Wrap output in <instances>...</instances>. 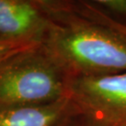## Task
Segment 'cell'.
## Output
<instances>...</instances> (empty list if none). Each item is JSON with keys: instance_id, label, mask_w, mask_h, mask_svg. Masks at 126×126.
<instances>
[{"instance_id": "obj_6", "label": "cell", "mask_w": 126, "mask_h": 126, "mask_svg": "<svg viewBox=\"0 0 126 126\" xmlns=\"http://www.w3.org/2000/svg\"><path fill=\"white\" fill-rule=\"evenodd\" d=\"M68 6L74 12L81 17L111 28L126 36V25L110 18L91 1H68Z\"/></svg>"}, {"instance_id": "obj_5", "label": "cell", "mask_w": 126, "mask_h": 126, "mask_svg": "<svg viewBox=\"0 0 126 126\" xmlns=\"http://www.w3.org/2000/svg\"><path fill=\"white\" fill-rule=\"evenodd\" d=\"M77 112L79 108L66 96L47 105L0 110V126H64Z\"/></svg>"}, {"instance_id": "obj_9", "label": "cell", "mask_w": 126, "mask_h": 126, "mask_svg": "<svg viewBox=\"0 0 126 126\" xmlns=\"http://www.w3.org/2000/svg\"><path fill=\"white\" fill-rule=\"evenodd\" d=\"M64 126H103L94 122L93 120H91L90 118L87 116L81 114L79 111L74 114L72 117L68 120L66 124Z\"/></svg>"}, {"instance_id": "obj_1", "label": "cell", "mask_w": 126, "mask_h": 126, "mask_svg": "<svg viewBox=\"0 0 126 126\" xmlns=\"http://www.w3.org/2000/svg\"><path fill=\"white\" fill-rule=\"evenodd\" d=\"M54 23L42 48L68 79L126 73V36L81 17L65 0H40Z\"/></svg>"}, {"instance_id": "obj_4", "label": "cell", "mask_w": 126, "mask_h": 126, "mask_svg": "<svg viewBox=\"0 0 126 126\" xmlns=\"http://www.w3.org/2000/svg\"><path fill=\"white\" fill-rule=\"evenodd\" d=\"M53 23L40 0H0V39L41 44Z\"/></svg>"}, {"instance_id": "obj_7", "label": "cell", "mask_w": 126, "mask_h": 126, "mask_svg": "<svg viewBox=\"0 0 126 126\" xmlns=\"http://www.w3.org/2000/svg\"><path fill=\"white\" fill-rule=\"evenodd\" d=\"M91 2L110 18L126 25V0H94Z\"/></svg>"}, {"instance_id": "obj_3", "label": "cell", "mask_w": 126, "mask_h": 126, "mask_svg": "<svg viewBox=\"0 0 126 126\" xmlns=\"http://www.w3.org/2000/svg\"><path fill=\"white\" fill-rule=\"evenodd\" d=\"M68 95L79 111L103 126H126V73L70 79Z\"/></svg>"}, {"instance_id": "obj_2", "label": "cell", "mask_w": 126, "mask_h": 126, "mask_svg": "<svg viewBox=\"0 0 126 126\" xmlns=\"http://www.w3.org/2000/svg\"><path fill=\"white\" fill-rule=\"evenodd\" d=\"M69 79L39 45L0 63V110L53 103L68 95Z\"/></svg>"}, {"instance_id": "obj_8", "label": "cell", "mask_w": 126, "mask_h": 126, "mask_svg": "<svg viewBox=\"0 0 126 126\" xmlns=\"http://www.w3.org/2000/svg\"><path fill=\"white\" fill-rule=\"evenodd\" d=\"M41 45L36 42H28V41H11L0 39V63L4 60L10 58L16 54L23 52L25 50L34 49Z\"/></svg>"}]
</instances>
